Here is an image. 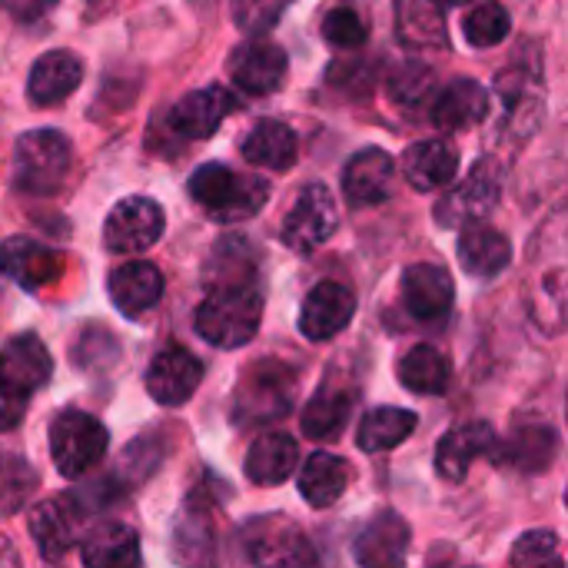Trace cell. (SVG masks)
Returning a JSON list of instances; mask_svg holds the SVG:
<instances>
[{"instance_id":"cell-1","label":"cell","mask_w":568,"mask_h":568,"mask_svg":"<svg viewBox=\"0 0 568 568\" xmlns=\"http://www.w3.org/2000/svg\"><path fill=\"white\" fill-rule=\"evenodd\" d=\"M190 196L216 223H243L270 203V183L256 173H236L223 163H203L190 176Z\"/></svg>"},{"instance_id":"cell-2","label":"cell","mask_w":568,"mask_h":568,"mask_svg":"<svg viewBox=\"0 0 568 568\" xmlns=\"http://www.w3.org/2000/svg\"><path fill=\"white\" fill-rule=\"evenodd\" d=\"M263 320V293L256 286H226L210 290L200 303L193 326L196 333L216 349H240L246 346Z\"/></svg>"},{"instance_id":"cell-3","label":"cell","mask_w":568,"mask_h":568,"mask_svg":"<svg viewBox=\"0 0 568 568\" xmlns=\"http://www.w3.org/2000/svg\"><path fill=\"white\" fill-rule=\"evenodd\" d=\"M73 166L70 140L60 130H30L13 150V183L27 196H53Z\"/></svg>"},{"instance_id":"cell-4","label":"cell","mask_w":568,"mask_h":568,"mask_svg":"<svg viewBox=\"0 0 568 568\" xmlns=\"http://www.w3.org/2000/svg\"><path fill=\"white\" fill-rule=\"evenodd\" d=\"M296 376L280 363H260L243 373L233 396V419L240 426H260L286 416L293 409Z\"/></svg>"},{"instance_id":"cell-5","label":"cell","mask_w":568,"mask_h":568,"mask_svg":"<svg viewBox=\"0 0 568 568\" xmlns=\"http://www.w3.org/2000/svg\"><path fill=\"white\" fill-rule=\"evenodd\" d=\"M110 446V433L100 419L80 409H67L50 426V456L60 476L77 479L90 473Z\"/></svg>"},{"instance_id":"cell-6","label":"cell","mask_w":568,"mask_h":568,"mask_svg":"<svg viewBox=\"0 0 568 568\" xmlns=\"http://www.w3.org/2000/svg\"><path fill=\"white\" fill-rule=\"evenodd\" d=\"M336 223H339V216H336V203H333L329 190L323 183H306L300 190L293 210L283 220L280 240L286 250L310 256L336 233Z\"/></svg>"},{"instance_id":"cell-7","label":"cell","mask_w":568,"mask_h":568,"mask_svg":"<svg viewBox=\"0 0 568 568\" xmlns=\"http://www.w3.org/2000/svg\"><path fill=\"white\" fill-rule=\"evenodd\" d=\"M499 193H503V170L496 160H479L473 166V173L449 193L436 203V223L446 226V230H456V226H473L479 220H486L496 203H499Z\"/></svg>"},{"instance_id":"cell-8","label":"cell","mask_w":568,"mask_h":568,"mask_svg":"<svg viewBox=\"0 0 568 568\" xmlns=\"http://www.w3.org/2000/svg\"><path fill=\"white\" fill-rule=\"evenodd\" d=\"M163 210L150 196L120 200L103 223V246L120 256H133L150 250L163 236Z\"/></svg>"},{"instance_id":"cell-9","label":"cell","mask_w":568,"mask_h":568,"mask_svg":"<svg viewBox=\"0 0 568 568\" xmlns=\"http://www.w3.org/2000/svg\"><path fill=\"white\" fill-rule=\"evenodd\" d=\"M243 549L256 566H303L316 559L300 526L283 516H263L250 523L243 532Z\"/></svg>"},{"instance_id":"cell-10","label":"cell","mask_w":568,"mask_h":568,"mask_svg":"<svg viewBox=\"0 0 568 568\" xmlns=\"http://www.w3.org/2000/svg\"><path fill=\"white\" fill-rule=\"evenodd\" d=\"M356 316V296L343 283H320L310 290L300 310V333L313 343H326L349 326Z\"/></svg>"},{"instance_id":"cell-11","label":"cell","mask_w":568,"mask_h":568,"mask_svg":"<svg viewBox=\"0 0 568 568\" xmlns=\"http://www.w3.org/2000/svg\"><path fill=\"white\" fill-rule=\"evenodd\" d=\"M203 379V363L183 349V346H166L153 356L146 369V393L160 406H183Z\"/></svg>"},{"instance_id":"cell-12","label":"cell","mask_w":568,"mask_h":568,"mask_svg":"<svg viewBox=\"0 0 568 568\" xmlns=\"http://www.w3.org/2000/svg\"><path fill=\"white\" fill-rule=\"evenodd\" d=\"M286 50L270 43V40H246L243 47L233 50L230 60V77L243 93L266 97L283 87L286 80Z\"/></svg>"},{"instance_id":"cell-13","label":"cell","mask_w":568,"mask_h":568,"mask_svg":"<svg viewBox=\"0 0 568 568\" xmlns=\"http://www.w3.org/2000/svg\"><path fill=\"white\" fill-rule=\"evenodd\" d=\"M399 296L409 316L423 320V323H436L449 313L456 286L453 276L436 266V263H416L403 273L399 280Z\"/></svg>"},{"instance_id":"cell-14","label":"cell","mask_w":568,"mask_h":568,"mask_svg":"<svg viewBox=\"0 0 568 568\" xmlns=\"http://www.w3.org/2000/svg\"><path fill=\"white\" fill-rule=\"evenodd\" d=\"M396 163L386 150L366 146L343 170V193L353 206H379L393 196Z\"/></svg>"},{"instance_id":"cell-15","label":"cell","mask_w":568,"mask_h":568,"mask_svg":"<svg viewBox=\"0 0 568 568\" xmlns=\"http://www.w3.org/2000/svg\"><path fill=\"white\" fill-rule=\"evenodd\" d=\"M496 453V433L489 423L483 419H473V423H459L453 426L443 443L436 446V469L443 479L449 483H463L473 469L476 459Z\"/></svg>"},{"instance_id":"cell-16","label":"cell","mask_w":568,"mask_h":568,"mask_svg":"<svg viewBox=\"0 0 568 568\" xmlns=\"http://www.w3.org/2000/svg\"><path fill=\"white\" fill-rule=\"evenodd\" d=\"M236 100L220 83L193 90L170 110V130L183 140H206L220 130V123L226 120Z\"/></svg>"},{"instance_id":"cell-17","label":"cell","mask_w":568,"mask_h":568,"mask_svg":"<svg viewBox=\"0 0 568 568\" xmlns=\"http://www.w3.org/2000/svg\"><path fill=\"white\" fill-rule=\"evenodd\" d=\"M60 270H63V260L43 243H37L33 236H10L0 246V273L30 293L50 286L60 276Z\"/></svg>"},{"instance_id":"cell-18","label":"cell","mask_w":568,"mask_h":568,"mask_svg":"<svg viewBox=\"0 0 568 568\" xmlns=\"http://www.w3.org/2000/svg\"><path fill=\"white\" fill-rule=\"evenodd\" d=\"M50 373H53V359L33 333H20L10 343H3V349H0V383L3 386L30 396L40 386H47Z\"/></svg>"},{"instance_id":"cell-19","label":"cell","mask_w":568,"mask_h":568,"mask_svg":"<svg viewBox=\"0 0 568 568\" xmlns=\"http://www.w3.org/2000/svg\"><path fill=\"white\" fill-rule=\"evenodd\" d=\"M83 80V63L70 50H50L37 57L27 77V100L33 106H57L63 103Z\"/></svg>"},{"instance_id":"cell-20","label":"cell","mask_w":568,"mask_h":568,"mask_svg":"<svg viewBox=\"0 0 568 568\" xmlns=\"http://www.w3.org/2000/svg\"><path fill=\"white\" fill-rule=\"evenodd\" d=\"M80 509L73 499H47L30 516V536L47 562H60L73 546L80 532Z\"/></svg>"},{"instance_id":"cell-21","label":"cell","mask_w":568,"mask_h":568,"mask_svg":"<svg viewBox=\"0 0 568 568\" xmlns=\"http://www.w3.org/2000/svg\"><path fill=\"white\" fill-rule=\"evenodd\" d=\"M110 300L113 306L126 316V320H140L143 313H150L160 296H163V276L153 263H123L120 270L110 273Z\"/></svg>"},{"instance_id":"cell-22","label":"cell","mask_w":568,"mask_h":568,"mask_svg":"<svg viewBox=\"0 0 568 568\" xmlns=\"http://www.w3.org/2000/svg\"><path fill=\"white\" fill-rule=\"evenodd\" d=\"M489 116V90L486 83L463 77L453 80L433 103V123L439 130H469L476 123H483Z\"/></svg>"},{"instance_id":"cell-23","label":"cell","mask_w":568,"mask_h":568,"mask_svg":"<svg viewBox=\"0 0 568 568\" xmlns=\"http://www.w3.org/2000/svg\"><path fill=\"white\" fill-rule=\"evenodd\" d=\"M409 552V526L396 513H379L353 546L359 566H399Z\"/></svg>"},{"instance_id":"cell-24","label":"cell","mask_w":568,"mask_h":568,"mask_svg":"<svg viewBox=\"0 0 568 568\" xmlns=\"http://www.w3.org/2000/svg\"><path fill=\"white\" fill-rule=\"evenodd\" d=\"M206 290L256 286V246L246 236H223L203 270Z\"/></svg>"},{"instance_id":"cell-25","label":"cell","mask_w":568,"mask_h":568,"mask_svg":"<svg viewBox=\"0 0 568 568\" xmlns=\"http://www.w3.org/2000/svg\"><path fill=\"white\" fill-rule=\"evenodd\" d=\"M300 466V446L286 433H266L260 436L246 453V479L256 486H280L286 483Z\"/></svg>"},{"instance_id":"cell-26","label":"cell","mask_w":568,"mask_h":568,"mask_svg":"<svg viewBox=\"0 0 568 568\" xmlns=\"http://www.w3.org/2000/svg\"><path fill=\"white\" fill-rule=\"evenodd\" d=\"M243 156L253 166L286 173L300 156V136L293 133V126L280 120H260L243 140Z\"/></svg>"},{"instance_id":"cell-27","label":"cell","mask_w":568,"mask_h":568,"mask_svg":"<svg viewBox=\"0 0 568 568\" xmlns=\"http://www.w3.org/2000/svg\"><path fill=\"white\" fill-rule=\"evenodd\" d=\"M509 260H513V246L499 230L473 223L459 236V266H463V273H469L476 280L499 276L509 266Z\"/></svg>"},{"instance_id":"cell-28","label":"cell","mask_w":568,"mask_h":568,"mask_svg":"<svg viewBox=\"0 0 568 568\" xmlns=\"http://www.w3.org/2000/svg\"><path fill=\"white\" fill-rule=\"evenodd\" d=\"M403 166H406V170H403L406 180H409L416 190L429 193V190L446 186V183L456 176V170H459V153H456L446 140H419V143H413V146L406 150Z\"/></svg>"},{"instance_id":"cell-29","label":"cell","mask_w":568,"mask_h":568,"mask_svg":"<svg viewBox=\"0 0 568 568\" xmlns=\"http://www.w3.org/2000/svg\"><path fill=\"white\" fill-rule=\"evenodd\" d=\"M349 486V466L343 456H333V453H313L306 463H303V473H300V496L303 503H310L313 509H329L333 503L343 499Z\"/></svg>"},{"instance_id":"cell-30","label":"cell","mask_w":568,"mask_h":568,"mask_svg":"<svg viewBox=\"0 0 568 568\" xmlns=\"http://www.w3.org/2000/svg\"><path fill=\"white\" fill-rule=\"evenodd\" d=\"M353 413V393L326 379V386L303 406L300 426L306 439H336Z\"/></svg>"},{"instance_id":"cell-31","label":"cell","mask_w":568,"mask_h":568,"mask_svg":"<svg viewBox=\"0 0 568 568\" xmlns=\"http://www.w3.org/2000/svg\"><path fill=\"white\" fill-rule=\"evenodd\" d=\"M396 373H399V383H403L409 393H416V396H439V393L449 389L453 363H449V356L439 353L436 346L419 343V346H413V349L399 359Z\"/></svg>"},{"instance_id":"cell-32","label":"cell","mask_w":568,"mask_h":568,"mask_svg":"<svg viewBox=\"0 0 568 568\" xmlns=\"http://www.w3.org/2000/svg\"><path fill=\"white\" fill-rule=\"evenodd\" d=\"M80 556L90 568L140 566V542H136V532L130 526L106 523L83 539Z\"/></svg>"},{"instance_id":"cell-33","label":"cell","mask_w":568,"mask_h":568,"mask_svg":"<svg viewBox=\"0 0 568 568\" xmlns=\"http://www.w3.org/2000/svg\"><path fill=\"white\" fill-rule=\"evenodd\" d=\"M416 413L399 409V406H376L363 416L356 443L363 453H386L396 449L399 443H406L416 429Z\"/></svg>"},{"instance_id":"cell-34","label":"cell","mask_w":568,"mask_h":568,"mask_svg":"<svg viewBox=\"0 0 568 568\" xmlns=\"http://www.w3.org/2000/svg\"><path fill=\"white\" fill-rule=\"evenodd\" d=\"M559 449V439H556V429L549 426H532V429H516L506 443V463H513L516 469H526V473H539L552 463Z\"/></svg>"},{"instance_id":"cell-35","label":"cell","mask_w":568,"mask_h":568,"mask_svg":"<svg viewBox=\"0 0 568 568\" xmlns=\"http://www.w3.org/2000/svg\"><path fill=\"white\" fill-rule=\"evenodd\" d=\"M320 30H323V40H326L329 47H336V50H356V47H363L366 37H369V20H366V13H363L359 7L339 3V7H333V10H326Z\"/></svg>"},{"instance_id":"cell-36","label":"cell","mask_w":568,"mask_h":568,"mask_svg":"<svg viewBox=\"0 0 568 568\" xmlns=\"http://www.w3.org/2000/svg\"><path fill=\"white\" fill-rule=\"evenodd\" d=\"M509 30H513V20L499 0L479 3L476 10L466 13V23H463V33L473 47H496L509 37Z\"/></svg>"},{"instance_id":"cell-37","label":"cell","mask_w":568,"mask_h":568,"mask_svg":"<svg viewBox=\"0 0 568 568\" xmlns=\"http://www.w3.org/2000/svg\"><path fill=\"white\" fill-rule=\"evenodd\" d=\"M230 7H233L236 27L250 37H260L286 17L293 0H230Z\"/></svg>"},{"instance_id":"cell-38","label":"cell","mask_w":568,"mask_h":568,"mask_svg":"<svg viewBox=\"0 0 568 568\" xmlns=\"http://www.w3.org/2000/svg\"><path fill=\"white\" fill-rule=\"evenodd\" d=\"M37 486V473L20 456H0V513H13Z\"/></svg>"},{"instance_id":"cell-39","label":"cell","mask_w":568,"mask_h":568,"mask_svg":"<svg viewBox=\"0 0 568 568\" xmlns=\"http://www.w3.org/2000/svg\"><path fill=\"white\" fill-rule=\"evenodd\" d=\"M513 566H523V568H532V566H559L562 559H559V536L556 532H549V529H536V532H526L519 542H516V549H513Z\"/></svg>"},{"instance_id":"cell-40","label":"cell","mask_w":568,"mask_h":568,"mask_svg":"<svg viewBox=\"0 0 568 568\" xmlns=\"http://www.w3.org/2000/svg\"><path fill=\"white\" fill-rule=\"evenodd\" d=\"M27 399H30V396H23V393H17V389H10V386L0 383V433L13 429V426L23 419Z\"/></svg>"},{"instance_id":"cell-41","label":"cell","mask_w":568,"mask_h":568,"mask_svg":"<svg viewBox=\"0 0 568 568\" xmlns=\"http://www.w3.org/2000/svg\"><path fill=\"white\" fill-rule=\"evenodd\" d=\"M3 3V10L10 13V17H17V20H23V23H33L37 17H43L57 0H0Z\"/></svg>"},{"instance_id":"cell-42","label":"cell","mask_w":568,"mask_h":568,"mask_svg":"<svg viewBox=\"0 0 568 568\" xmlns=\"http://www.w3.org/2000/svg\"><path fill=\"white\" fill-rule=\"evenodd\" d=\"M429 3H433V7H436L439 13H443V10H453V7H463V3H469V0H429Z\"/></svg>"}]
</instances>
